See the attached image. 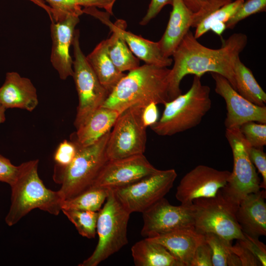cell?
Returning a JSON list of instances; mask_svg holds the SVG:
<instances>
[{"label": "cell", "instance_id": "1", "mask_svg": "<svg viewBox=\"0 0 266 266\" xmlns=\"http://www.w3.org/2000/svg\"><path fill=\"white\" fill-rule=\"evenodd\" d=\"M247 43L245 34L234 33L222 42L221 47L212 49L200 43L190 30L172 55L173 65L169 74L170 100L182 94L181 82L189 74L201 77L207 72L217 73L226 78L236 90L234 64Z\"/></svg>", "mask_w": 266, "mask_h": 266}, {"label": "cell", "instance_id": "2", "mask_svg": "<svg viewBox=\"0 0 266 266\" xmlns=\"http://www.w3.org/2000/svg\"><path fill=\"white\" fill-rule=\"evenodd\" d=\"M170 69L145 64L130 71L118 82L101 106L123 112L133 106L164 104L168 95Z\"/></svg>", "mask_w": 266, "mask_h": 266}, {"label": "cell", "instance_id": "3", "mask_svg": "<svg viewBox=\"0 0 266 266\" xmlns=\"http://www.w3.org/2000/svg\"><path fill=\"white\" fill-rule=\"evenodd\" d=\"M38 160L24 162L19 166V172L11 188V205L5 221L9 226L18 223L33 209L38 208L58 215L64 200L60 192L47 188L40 179Z\"/></svg>", "mask_w": 266, "mask_h": 266}, {"label": "cell", "instance_id": "4", "mask_svg": "<svg viewBox=\"0 0 266 266\" xmlns=\"http://www.w3.org/2000/svg\"><path fill=\"white\" fill-rule=\"evenodd\" d=\"M210 88L194 75L189 90L166 102L163 114L151 129L161 136H171L193 128L211 107Z\"/></svg>", "mask_w": 266, "mask_h": 266}, {"label": "cell", "instance_id": "5", "mask_svg": "<svg viewBox=\"0 0 266 266\" xmlns=\"http://www.w3.org/2000/svg\"><path fill=\"white\" fill-rule=\"evenodd\" d=\"M110 133L90 145H77L76 156L68 166H56L53 178L61 186L59 191L64 201L93 187L101 168L108 161L105 149Z\"/></svg>", "mask_w": 266, "mask_h": 266}, {"label": "cell", "instance_id": "6", "mask_svg": "<svg viewBox=\"0 0 266 266\" xmlns=\"http://www.w3.org/2000/svg\"><path fill=\"white\" fill-rule=\"evenodd\" d=\"M239 204L222 189L214 197L195 200L193 205L196 231L203 234L213 233L231 241L243 239L236 218Z\"/></svg>", "mask_w": 266, "mask_h": 266}, {"label": "cell", "instance_id": "7", "mask_svg": "<svg viewBox=\"0 0 266 266\" xmlns=\"http://www.w3.org/2000/svg\"><path fill=\"white\" fill-rule=\"evenodd\" d=\"M130 214L110 190L105 203L98 211L97 246L79 266H97L128 244L127 226Z\"/></svg>", "mask_w": 266, "mask_h": 266}, {"label": "cell", "instance_id": "8", "mask_svg": "<svg viewBox=\"0 0 266 266\" xmlns=\"http://www.w3.org/2000/svg\"><path fill=\"white\" fill-rule=\"evenodd\" d=\"M72 45L74 58L72 76L79 100L74 122L77 129L103 104L109 93L100 83L81 50L78 30H75Z\"/></svg>", "mask_w": 266, "mask_h": 266}, {"label": "cell", "instance_id": "9", "mask_svg": "<svg viewBox=\"0 0 266 266\" xmlns=\"http://www.w3.org/2000/svg\"><path fill=\"white\" fill-rule=\"evenodd\" d=\"M143 108L131 106L120 115L110 131L106 144L105 154L107 160L144 154L147 128L141 119Z\"/></svg>", "mask_w": 266, "mask_h": 266}, {"label": "cell", "instance_id": "10", "mask_svg": "<svg viewBox=\"0 0 266 266\" xmlns=\"http://www.w3.org/2000/svg\"><path fill=\"white\" fill-rule=\"evenodd\" d=\"M177 176L174 169H159L136 182L111 191L130 214L142 213L165 197L173 187Z\"/></svg>", "mask_w": 266, "mask_h": 266}, {"label": "cell", "instance_id": "11", "mask_svg": "<svg viewBox=\"0 0 266 266\" xmlns=\"http://www.w3.org/2000/svg\"><path fill=\"white\" fill-rule=\"evenodd\" d=\"M225 135L232 151L233 166L228 182L222 190L239 203L248 195L261 189V182L239 128L226 129Z\"/></svg>", "mask_w": 266, "mask_h": 266}, {"label": "cell", "instance_id": "12", "mask_svg": "<svg viewBox=\"0 0 266 266\" xmlns=\"http://www.w3.org/2000/svg\"><path fill=\"white\" fill-rule=\"evenodd\" d=\"M143 225L141 234L153 238L185 228L194 227L193 205L171 204L164 198L142 213Z\"/></svg>", "mask_w": 266, "mask_h": 266}, {"label": "cell", "instance_id": "13", "mask_svg": "<svg viewBox=\"0 0 266 266\" xmlns=\"http://www.w3.org/2000/svg\"><path fill=\"white\" fill-rule=\"evenodd\" d=\"M159 170L144 154L108 160L101 168L93 187L113 190L136 182Z\"/></svg>", "mask_w": 266, "mask_h": 266}, {"label": "cell", "instance_id": "14", "mask_svg": "<svg viewBox=\"0 0 266 266\" xmlns=\"http://www.w3.org/2000/svg\"><path fill=\"white\" fill-rule=\"evenodd\" d=\"M231 172L199 165L187 172L176 189V199L181 204L191 205L195 200L216 196L226 186Z\"/></svg>", "mask_w": 266, "mask_h": 266}, {"label": "cell", "instance_id": "15", "mask_svg": "<svg viewBox=\"0 0 266 266\" xmlns=\"http://www.w3.org/2000/svg\"><path fill=\"white\" fill-rule=\"evenodd\" d=\"M215 84V91L225 101L226 129L239 128L244 123L254 121L266 124V106H259L241 96L229 81L217 73H210Z\"/></svg>", "mask_w": 266, "mask_h": 266}, {"label": "cell", "instance_id": "16", "mask_svg": "<svg viewBox=\"0 0 266 266\" xmlns=\"http://www.w3.org/2000/svg\"><path fill=\"white\" fill-rule=\"evenodd\" d=\"M83 11L84 13L98 19L108 27L111 32H114L119 34L133 53L145 64L166 67L172 65L173 60L163 55L158 41L154 42L145 39L126 31L127 24L125 21L118 19L113 23L109 18L110 14L107 12L101 11L95 7H86Z\"/></svg>", "mask_w": 266, "mask_h": 266}, {"label": "cell", "instance_id": "17", "mask_svg": "<svg viewBox=\"0 0 266 266\" xmlns=\"http://www.w3.org/2000/svg\"><path fill=\"white\" fill-rule=\"evenodd\" d=\"M79 16L70 14L58 21L51 22L52 45L50 61L62 80H66L73 74V60L69 51L75 27L79 22Z\"/></svg>", "mask_w": 266, "mask_h": 266}, {"label": "cell", "instance_id": "18", "mask_svg": "<svg viewBox=\"0 0 266 266\" xmlns=\"http://www.w3.org/2000/svg\"><path fill=\"white\" fill-rule=\"evenodd\" d=\"M38 103L36 89L30 79L16 72L6 74L0 87V104L5 109L18 108L31 112Z\"/></svg>", "mask_w": 266, "mask_h": 266}, {"label": "cell", "instance_id": "19", "mask_svg": "<svg viewBox=\"0 0 266 266\" xmlns=\"http://www.w3.org/2000/svg\"><path fill=\"white\" fill-rule=\"evenodd\" d=\"M266 190L251 193L239 204L236 218L243 233L259 238L266 235Z\"/></svg>", "mask_w": 266, "mask_h": 266}, {"label": "cell", "instance_id": "20", "mask_svg": "<svg viewBox=\"0 0 266 266\" xmlns=\"http://www.w3.org/2000/svg\"><path fill=\"white\" fill-rule=\"evenodd\" d=\"M168 22L161 38L158 42L163 55L172 56L175 49L192 27L193 13L182 0H173Z\"/></svg>", "mask_w": 266, "mask_h": 266}, {"label": "cell", "instance_id": "21", "mask_svg": "<svg viewBox=\"0 0 266 266\" xmlns=\"http://www.w3.org/2000/svg\"><path fill=\"white\" fill-rule=\"evenodd\" d=\"M175 257L181 266H190L198 246L204 241V235L194 227L175 230L153 238Z\"/></svg>", "mask_w": 266, "mask_h": 266}, {"label": "cell", "instance_id": "22", "mask_svg": "<svg viewBox=\"0 0 266 266\" xmlns=\"http://www.w3.org/2000/svg\"><path fill=\"white\" fill-rule=\"evenodd\" d=\"M122 112L100 106L77 129L71 141L79 147L93 144L111 131Z\"/></svg>", "mask_w": 266, "mask_h": 266}, {"label": "cell", "instance_id": "23", "mask_svg": "<svg viewBox=\"0 0 266 266\" xmlns=\"http://www.w3.org/2000/svg\"><path fill=\"white\" fill-rule=\"evenodd\" d=\"M86 57L100 83L110 94L126 74L120 71L111 61L106 40L100 42Z\"/></svg>", "mask_w": 266, "mask_h": 266}, {"label": "cell", "instance_id": "24", "mask_svg": "<svg viewBox=\"0 0 266 266\" xmlns=\"http://www.w3.org/2000/svg\"><path fill=\"white\" fill-rule=\"evenodd\" d=\"M131 251L136 266H181L163 245L148 238L136 242Z\"/></svg>", "mask_w": 266, "mask_h": 266}, {"label": "cell", "instance_id": "25", "mask_svg": "<svg viewBox=\"0 0 266 266\" xmlns=\"http://www.w3.org/2000/svg\"><path fill=\"white\" fill-rule=\"evenodd\" d=\"M233 71L236 91L252 103L265 106L266 93L258 83L253 72L237 58L234 63Z\"/></svg>", "mask_w": 266, "mask_h": 266}, {"label": "cell", "instance_id": "26", "mask_svg": "<svg viewBox=\"0 0 266 266\" xmlns=\"http://www.w3.org/2000/svg\"><path fill=\"white\" fill-rule=\"evenodd\" d=\"M51 8L52 21H58L70 14L81 15L82 7L103 8L113 14V5L116 0H42ZM51 21V22H52Z\"/></svg>", "mask_w": 266, "mask_h": 266}, {"label": "cell", "instance_id": "27", "mask_svg": "<svg viewBox=\"0 0 266 266\" xmlns=\"http://www.w3.org/2000/svg\"><path fill=\"white\" fill-rule=\"evenodd\" d=\"M105 40L109 57L120 71H130L140 66L139 59L119 34L112 32L111 36Z\"/></svg>", "mask_w": 266, "mask_h": 266}, {"label": "cell", "instance_id": "28", "mask_svg": "<svg viewBox=\"0 0 266 266\" xmlns=\"http://www.w3.org/2000/svg\"><path fill=\"white\" fill-rule=\"evenodd\" d=\"M204 235L211 249L213 266H242L240 259L233 252L231 241L213 233Z\"/></svg>", "mask_w": 266, "mask_h": 266}, {"label": "cell", "instance_id": "29", "mask_svg": "<svg viewBox=\"0 0 266 266\" xmlns=\"http://www.w3.org/2000/svg\"><path fill=\"white\" fill-rule=\"evenodd\" d=\"M110 191L100 187H92L75 197L64 200L63 209L99 211L106 200ZM62 211V210H61Z\"/></svg>", "mask_w": 266, "mask_h": 266}, {"label": "cell", "instance_id": "30", "mask_svg": "<svg viewBox=\"0 0 266 266\" xmlns=\"http://www.w3.org/2000/svg\"><path fill=\"white\" fill-rule=\"evenodd\" d=\"M62 211L81 235L88 238L95 237L98 211L74 209H63Z\"/></svg>", "mask_w": 266, "mask_h": 266}, {"label": "cell", "instance_id": "31", "mask_svg": "<svg viewBox=\"0 0 266 266\" xmlns=\"http://www.w3.org/2000/svg\"><path fill=\"white\" fill-rule=\"evenodd\" d=\"M245 0H234L213 11L203 19L196 27L194 36L198 39L210 31L212 25L217 23H226L235 13Z\"/></svg>", "mask_w": 266, "mask_h": 266}, {"label": "cell", "instance_id": "32", "mask_svg": "<svg viewBox=\"0 0 266 266\" xmlns=\"http://www.w3.org/2000/svg\"><path fill=\"white\" fill-rule=\"evenodd\" d=\"M239 130L251 146L263 148L266 145V124L249 121L242 124Z\"/></svg>", "mask_w": 266, "mask_h": 266}, {"label": "cell", "instance_id": "33", "mask_svg": "<svg viewBox=\"0 0 266 266\" xmlns=\"http://www.w3.org/2000/svg\"><path fill=\"white\" fill-rule=\"evenodd\" d=\"M266 10V0L244 1L231 18L226 23L227 29H233L239 22L249 16L264 12Z\"/></svg>", "mask_w": 266, "mask_h": 266}, {"label": "cell", "instance_id": "34", "mask_svg": "<svg viewBox=\"0 0 266 266\" xmlns=\"http://www.w3.org/2000/svg\"><path fill=\"white\" fill-rule=\"evenodd\" d=\"M77 146L72 141L65 140L58 145L54 155L56 166L60 167L68 166L75 158Z\"/></svg>", "mask_w": 266, "mask_h": 266}, {"label": "cell", "instance_id": "35", "mask_svg": "<svg viewBox=\"0 0 266 266\" xmlns=\"http://www.w3.org/2000/svg\"><path fill=\"white\" fill-rule=\"evenodd\" d=\"M245 146L250 158L253 165L256 166L261 173L263 181L261 182V189H266V154L263 148H258L250 146L244 139Z\"/></svg>", "mask_w": 266, "mask_h": 266}, {"label": "cell", "instance_id": "36", "mask_svg": "<svg viewBox=\"0 0 266 266\" xmlns=\"http://www.w3.org/2000/svg\"><path fill=\"white\" fill-rule=\"evenodd\" d=\"M244 237L237 240L250 251L258 260L262 266H266V246L259 240V238L250 236L244 233Z\"/></svg>", "mask_w": 266, "mask_h": 266}, {"label": "cell", "instance_id": "37", "mask_svg": "<svg viewBox=\"0 0 266 266\" xmlns=\"http://www.w3.org/2000/svg\"><path fill=\"white\" fill-rule=\"evenodd\" d=\"M232 1V0H207L197 12L193 13V22L192 27L196 28L210 14Z\"/></svg>", "mask_w": 266, "mask_h": 266}, {"label": "cell", "instance_id": "38", "mask_svg": "<svg viewBox=\"0 0 266 266\" xmlns=\"http://www.w3.org/2000/svg\"><path fill=\"white\" fill-rule=\"evenodd\" d=\"M19 172V166L13 165L10 161L0 155V182L11 186L15 181Z\"/></svg>", "mask_w": 266, "mask_h": 266}, {"label": "cell", "instance_id": "39", "mask_svg": "<svg viewBox=\"0 0 266 266\" xmlns=\"http://www.w3.org/2000/svg\"><path fill=\"white\" fill-rule=\"evenodd\" d=\"M190 266H213L211 249L205 240L197 248Z\"/></svg>", "mask_w": 266, "mask_h": 266}, {"label": "cell", "instance_id": "40", "mask_svg": "<svg viewBox=\"0 0 266 266\" xmlns=\"http://www.w3.org/2000/svg\"><path fill=\"white\" fill-rule=\"evenodd\" d=\"M234 245L232 246L233 252L240 260L242 266H261V263L255 256L237 240Z\"/></svg>", "mask_w": 266, "mask_h": 266}, {"label": "cell", "instance_id": "41", "mask_svg": "<svg viewBox=\"0 0 266 266\" xmlns=\"http://www.w3.org/2000/svg\"><path fill=\"white\" fill-rule=\"evenodd\" d=\"M173 0H151L145 15L140 21L141 26L147 25L167 4H172Z\"/></svg>", "mask_w": 266, "mask_h": 266}, {"label": "cell", "instance_id": "42", "mask_svg": "<svg viewBox=\"0 0 266 266\" xmlns=\"http://www.w3.org/2000/svg\"><path fill=\"white\" fill-rule=\"evenodd\" d=\"M157 105L155 103L152 102L145 106L142 109L141 119L146 128L151 127L159 120V111Z\"/></svg>", "mask_w": 266, "mask_h": 266}, {"label": "cell", "instance_id": "43", "mask_svg": "<svg viewBox=\"0 0 266 266\" xmlns=\"http://www.w3.org/2000/svg\"><path fill=\"white\" fill-rule=\"evenodd\" d=\"M207 0H182L185 5L193 12H197Z\"/></svg>", "mask_w": 266, "mask_h": 266}, {"label": "cell", "instance_id": "44", "mask_svg": "<svg viewBox=\"0 0 266 266\" xmlns=\"http://www.w3.org/2000/svg\"><path fill=\"white\" fill-rule=\"evenodd\" d=\"M226 29V23L223 22L214 24L210 28V31L219 36H221Z\"/></svg>", "mask_w": 266, "mask_h": 266}, {"label": "cell", "instance_id": "45", "mask_svg": "<svg viewBox=\"0 0 266 266\" xmlns=\"http://www.w3.org/2000/svg\"><path fill=\"white\" fill-rule=\"evenodd\" d=\"M32 2L39 7L43 9L48 14L51 21H52L51 9L50 7L42 0H27Z\"/></svg>", "mask_w": 266, "mask_h": 266}, {"label": "cell", "instance_id": "46", "mask_svg": "<svg viewBox=\"0 0 266 266\" xmlns=\"http://www.w3.org/2000/svg\"><path fill=\"white\" fill-rule=\"evenodd\" d=\"M6 109L3 106L0 104V124L4 122L5 120V112Z\"/></svg>", "mask_w": 266, "mask_h": 266}]
</instances>
